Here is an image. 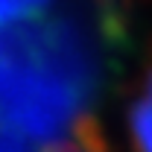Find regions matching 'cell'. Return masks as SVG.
Returning <instances> with one entry per match:
<instances>
[{
  "label": "cell",
  "instance_id": "1",
  "mask_svg": "<svg viewBox=\"0 0 152 152\" xmlns=\"http://www.w3.org/2000/svg\"><path fill=\"white\" fill-rule=\"evenodd\" d=\"M132 134L137 152H152V76L143 85V94L132 105Z\"/></svg>",
  "mask_w": 152,
  "mask_h": 152
},
{
  "label": "cell",
  "instance_id": "2",
  "mask_svg": "<svg viewBox=\"0 0 152 152\" xmlns=\"http://www.w3.org/2000/svg\"><path fill=\"white\" fill-rule=\"evenodd\" d=\"M44 3L47 0H0V26L35 18L38 12L44 9Z\"/></svg>",
  "mask_w": 152,
  "mask_h": 152
}]
</instances>
